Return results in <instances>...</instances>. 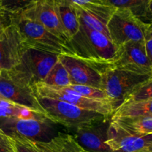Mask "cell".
Listing matches in <instances>:
<instances>
[{"mask_svg": "<svg viewBox=\"0 0 152 152\" xmlns=\"http://www.w3.org/2000/svg\"><path fill=\"white\" fill-rule=\"evenodd\" d=\"M1 71H2V69H1V67H0V74H1Z\"/></svg>", "mask_w": 152, "mask_h": 152, "instance_id": "e575fe53", "label": "cell"}, {"mask_svg": "<svg viewBox=\"0 0 152 152\" xmlns=\"http://www.w3.org/2000/svg\"><path fill=\"white\" fill-rule=\"evenodd\" d=\"M52 123L50 120L0 118V129L9 137H22L33 141L48 142L53 138Z\"/></svg>", "mask_w": 152, "mask_h": 152, "instance_id": "ba28073f", "label": "cell"}, {"mask_svg": "<svg viewBox=\"0 0 152 152\" xmlns=\"http://www.w3.org/2000/svg\"><path fill=\"white\" fill-rule=\"evenodd\" d=\"M0 96L6 100L45 114L34 88L14 80L4 70L0 74Z\"/></svg>", "mask_w": 152, "mask_h": 152, "instance_id": "30bf717a", "label": "cell"}, {"mask_svg": "<svg viewBox=\"0 0 152 152\" xmlns=\"http://www.w3.org/2000/svg\"><path fill=\"white\" fill-rule=\"evenodd\" d=\"M152 99V77L137 88L125 102ZM124 102V103H125Z\"/></svg>", "mask_w": 152, "mask_h": 152, "instance_id": "cb8c5ba5", "label": "cell"}, {"mask_svg": "<svg viewBox=\"0 0 152 152\" xmlns=\"http://www.w3.org/2000/svg\"><path fill=\"white\" fill-rule=\"evenodd\" d=\"M42 83L56 87H66L71 85L68 71L59 60L53 65Z\"/></svg>", "mask_w": 152, "mask_h": 152, "instance_id": "7402d4cb", "label": "cell"}, {"mask_svg": "<svg viewBox=\"0 0 152 152\" xmlns=\"http://www.w3.org/2000/svg\"><path fill=\"white\" fill-rule=\"evenodd\" d=\"M27 48L18 28L10 22L0 39V67L2 71H9L17 65Z\"/></svg>", "mask_w": 152, "mask_h": 152, "instance_id": "5bb4252c", "label": "cell"}, {"mask_svg": "<svg viewBox=\"0 0 152 152\" xmlns=\"http://www.w3.org/2000/svg\"><path fill=\"white\" fill-rule=\"evenodd\" d=\"M73 7L77 12L80 25L102 33L110 38L107 25L117 9L116 7L107 3L86 4Z\"/></svg>", "mask_w": 152, "mask_h": 152, "instance_id": "9a60e30c", "label": "cell"}, {"mask_svg": "<svg viewBox=\"0 0 152 152\" xmlns=\"http://www.w3.org/2000/svg\"><path fill=\"white\" fill-rule=\"evenodd\" d=\"M59 56L28 48L19 63L6 71L13 79L34 88V86L42 83L59 61Z\"/></svg>", "mask_w": 152, "mask_h": 152, "instance_id": "3957f363", "label": "cell"}, {"mask_svg": "<svg viewBox=\"0 0 152 152\" xmlns=\"http://www.w3.org/2000/svg\"><path fill=\"white\" fill-rule=\"evenodd\" d=\"M146 23L131 10L117 8L108 22L110 39L117 48L131 41H144Z\"/></svg>", "mask_w": 152, "mask_h": 152, "instance_id": "52a82bcc", "label": "cell"}, {"mask_svg": "<svg viewBox=\"0 0 152 152\" xmlns=\"http://www.w3.org/2000/svg\"><path fill=\"white\" fill-rule=\"evenodd\" d=\"M0 118H17L41 121L50 120L45 114L32 111L26 107L21 106L4 99H0Z\"/></svg>", "mask_w": 152, "mask_h": 152, "instance_id": "ac0fdd59", "label": "cell"}, {"mask_svg": "<svg viewBox=\"0 0 152 152\" xmlns=\"http://www.w3.org/2000/svg\"><path fill=\"white\" fill-rule=\"evenodd\" d=\"M9 137L11 140L16 152H39L37 149L33 141L31 140L16 136Z\"/></svg>", "mask_w": 152, "mask_h": 152, "instance_id": "4316f807", "label": "cell"}, {"mask_svg": "<svg viewBox=\"0 0 152 152\" xmlns=\"http://www.w3.org/2000/svg\"><path fill=\"white\" fill-rule=\"evenodd\" d=\"M72 6H82L86 4H102L106 3L105 0H65Z\"/></svg>", "mask_w": 152, "mask_h": 152, "instance_id": "4dcf8cb0", "label": "cell"}, {"mask_svg": "<svg viewBox=\"0 0 152 152\" xmlns=\"http://www.w3.org/2000/svg\"><path fill=\"white\" fill-rule=\"evenodd\" d=\"M67 87L71 88V90L74 91L78 93L81 96H84V97L108 100L105 92L101 90V89L86 86H78V85H71V86H68Z\"/></svg>", "mask_w": 152, "mask_h": 152, "instance_id": "d4e9b609", "label": "cell"}, {"mask_svg": "<svg viewBox=\"0 0 152 152\" xmlns=\"http://www.w3.org/2000/svg\"><path fill=\"white\" fill-rule=\"evenodd\" d=\"M10 24V16L7 17L0 18V39L2 37V34L4 33V29L6 27Z\"/></svg>", "mask_w": 152, "mask_h": 152, "instance_id": "1f68e13d", "label": "cell"}, {"mask_svg": "<svg viewBox=\"0 0 152 152\" xmlns=\"http://www.w3.org/2000/svg\"><path fill=\"white\" fill-rule=\"evenodd\" d=\"M105 1L116 8L129 9L140 18L150 0H105Z\"/></svg>", "mask_w": 152, "mask_h": 152, "instance_id": "603a6c76", "label": "cell"}, {"mask_svg": "<svg viewBox=\"0 0 152 152\" xmlns=\"http://www.w3.org/2000/svg\"><path fill=\"white\" fill-rule=\"evenodd\" d=\"M10 22L18 28L27 48L56 55L73 56L68 42L52 34L39 22L26 17L21 13L10 15Z\"/></svg>", "mask_w": 152, "mask_h": 152, "instance_id": "7a4b0ae2", "label": "cell"}, {"mask_svg": "<svg viewBox=\"0 0 152 152\" xmlns=\"http://www.w3.org/2000/svg\"><path fill=\"white\" fill-rule=\"evenodd\" d=\"M0 152H16L10 138L0 129Z\"/></svg>", "mask_w": 152, "mask_h": 152, "instance_id": "f1b7e54d", "label": "cell"}, {"mask_svg": "<svg viewBox=\"0 0 152 152\" xmlns=\"http://www.w3.org/2000/svg\"><path fill=\"white\" fill-rule=\"evenodd\" d=\"M37 98L49 120L53 123H59L68 129L76 130L82 126L106 118L99 113L84 110L57 99L47 97Z\"/></svg>", "mask_w": 152, "mask_h": 152, "instance_id": "5b68a950", "label": "cell"}, {"mask_svg": "<svg viewBox=\"0 0 152 152\" xmlns=\"http://www.w3.org/2000/svg\"><path fill=\"white\" fill-rule=\"evenodd\" d=\"M33 0H0V4L10 15L17 14L25 10Z\"/></svg>", "mask_w": 152, "mask_h": 152, "instance_id": "484cf974", "label": "cell"}, {"mask_svg": "<svg viewBox=\"0 0 152 152\" xmlns=\"http://www.w3.org/2000/svg\"><path fill=\"white\" fill-rule=\"evenodd\" d=\"M152 117V99L125 102L114 111L111 118Z\"/></svg>", "mask_w": 152, "mask_h": 152, "instance_id": "ffe728a7", "label": "cell"}, {"mask_svg": "<svg viewBox=\"0 0 152 152\" xmlns=\"http://www.w3.org/2000/svg\"><path fill=\"white\" fill-rule=\"evenodd\" d=\"M33 142L39 152H79L80 148L74 136L62 133H59L48 142L33 141Z\"/></svg>", "mask_w": 152, "mask_h": 152, "instance_id": "e0dca14e", "label": "cell"}, {"mask_svg": "<svg viewBox=\"0 0 152 152\" xmlns=\"http://www.w3.org/2000/svg\"><path fill=\"white\" fill-rule=\"evenodd\" d=\"M79 152H90V151H88L87 150H86L85 148H83V147L80 145V149H79Z\"/></svg>", "mask_w": 152, "mask_h": 152, "instance_id": "836d02e7", "label": "cell"}, {"mask_svg": "<svg viewBox=\"0 0 152 152\" xmlns=\"http://www.w3.org/2000/svg\"><path fill=\"white\" fill-rule=\"evenodd\" d=\"M109 68L152 76V65L144 41L128 42L119 47L115 61Z\"/></svg>", "mask_w": 152, "mask_h": 152, "instance_id": "9c48e42d", "label": "cell"}, {"mask_svg": "<svg viewBox=\"0 0 152 152\" xmlns=\"http://www.w3.org/2000/svg\"><path fill=\"white\" fill-rule=\"evenodd\" d=\"M111 117L78 128L75 131L74 139L88 151L116 152L107 144V132Z\"/></svg>", "mask_w": 152, "mask_h": 152, "instance_id": "4fadbf2b", "label": "cell"}, {"mask_svg": "<svg viewBox=\"0 0 152 152\" xmlns=\"http://www.w3.org/2000/svg\"><path fill=\"white\" fill-rule=\"evenodd\" d=\"M59 60L66 68L71 85L91 86L102 90V75L96 68L70 55H59Z\"/></svg>", "mask_w": 152, "mask_h": 152, "instance_id": "2e32d148", "label": "cell"}, {"mask_svg": "<svg viewBox=\"0 0 152 152\" xmlns=\"http://www.w3.org/2000/svg\"><path fill=\"white\" fill-rule=\"evenodd\" d=\"M10 16L9 13H7L5 10L3 9V7H1V5L0 4V18H4L7 17V16Z\"/></svg>", "mask_w": 152, "mask_h": 152, "instance_id": "d6a6232c", "label": "cell"}, {"mask_svg": "<svg viewBox=\"0 0 152 152\" xmlns=\"http://www.w3.org/2000/svg\"><path fill=\"white\" fill-rule=\"evenodd\" d=\"M0 99H2V97H1V96H0Z\"/></svg>", "mask_w": 152, "mask_h": 152, "instance_id": "8d00e7d4", "label": "cell"}, {"mask_svg": "<svg viewBox=\"0 0 152 152\" xmlns=\"http://www.w3.org/2000/svg\"><path fill=\"white\" fill-rule=\"evenodd\" d=\"M147 152H152V148H151V150H150V151H147Z\"/></svg>", "mask_w": 152, "mask_h": 152, "instance_id": "d590c367", "label": "cell"}, {"mask_svg": "<svg viewBox=\"0 0 152 152\" xmlns=\"http://www.w3.org/2000/svg\"><path fill=\"white\" fill-rule=\"evenodd\" d=\"M142 152H147V151H142Z\"/></svg>", "mask_w": 152, "mask_h": 152, "instance_id": "74e56055", "label": "cell"}, {"mask_svg": "<svg viewBox=\"0 0 152 152\" xmlns=\"http://www.w3.org/2000/svg\"><path fill=\"white\" fill-rule=\"evenodd\" d=\"M140 19L145 23L152 24V0H150Z\"/></svg>", "mask_w": 152, "mask_h": 152, "instance_id": "f546056e", "label": "cell"}, {"mask_svg": "<svg viewBox=\"0 0 152 152\" xmlns=\"http://www.w3.org/2000/svg\"><path fill=\"white\" fill-rule=\"evenodd\" d=\"M61 24L70 41L78 33L80 24L75 8L65 0H56Z\"/></svg>", "mask_w": 152, "mask_h": 152, "instance_id": "d6986e66", "label": "cell"}, {"mask_svg": "<svg viewBox=\"0 0 152 152\" xmlns=\"http://www.w3.org/2000/svg\"><path fill=\"white\" fill-rule=\"evenodd\" d=\"M68 45L73 56L91 65L100 73L114 63L118 50L108 37L82 25Z\"/></svg>", "mask_w": 152, "mask_h": 152, "instance_id": "6da1fadb", "label": "cell"}, {"mask_svg": "<svg viewBox=\"0 0 152 152\" xmlns=\"http://www.w3.org/2000/svg\"><path fill=\"white\" fill-rule=\"evenodd\" d=\"M22 14L35 20L61 39L68 43V37L61 24L56 0H33Z\"/></svg>", "mask_w": 152, "mask_h": 152, "instance_id": "8fae6325", "label": "cell"}, {"mask_svg": "<svg viewBox=\"0 0 152 152\" xmlns=\"http://www.w3.org/2000/svg\"><path fill=\"white\" fill-rule=\"evenodd\" d=\"M107 144L116 152L149 151L152 148V134H137L120 128L111 120L107 132Z\"/></svg>", "mask_w": 152, "mask_h": 152, "instance_id": "7c38bea8", "label": "cell"}, {"mask_svg": "<svg viewBox=\"0 0 152 152\" xmlns=\"http://www.w3.org/2000/svg\"><path fill=\"white\" fill-rule=\"evenodd\" d=\"M102 90L115 111L129 95L152 76L108 68L101 73Z\"/></svg>", "mask_w": 152, "mask_h": 152, "instance_id": "277c9868", "label": "cell"}, {"mask_svg": "<svg viewBox=\"0 0 152 152\" xmlns=\"http://www.w3.org/2000/svg\"><path fill=\"white\" fill-rule=\"evenodd\" d=\"M34 91L37 97L57 99L84 110L99 113L106 117H111L114 114V110L108 100L84 97L67 86L56 87L39 83L34 86Z\"/></svg>", "mask_w": 152, "mask_h": 152, "instance_id": "8992f818", "label": "cell"}, {"mask_svg": "<svg viewBox=\"0 0 152 152\" xmlns=\"http://www.w3.org/2000/svg\"><path fill=\"white\" fill-rule=\"evenodd\" d=\"M114 123L131 133L137 134H152V117H134L111 118Z\"/></svg>", "mask_w": 152, "mask_h": 152, "instance_id": "44dd1931", "label": "cell"}, {"mask_svg": "<svg viewBox=\"0 0 152 152\" xmlns=\"http://www.w3.org/2000/svg\"><path fill=\"white\" fill-rule=\"evenodd\" d=\"M144 43L147 56L152 65V24L146 23L144 31Z\"/></svg>", "mask_w": 152, "mask_h": 152, "instance_id": "83f0119b", "label": "cell"}]
</instances>
